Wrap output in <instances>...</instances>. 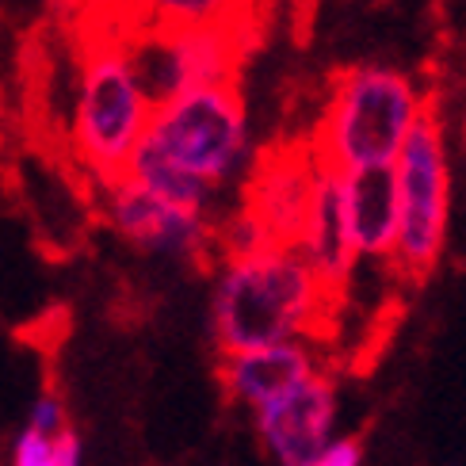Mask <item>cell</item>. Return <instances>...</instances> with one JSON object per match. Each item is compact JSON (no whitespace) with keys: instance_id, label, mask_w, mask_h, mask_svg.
Masks as SVG:
<instances>
[{"instance_id":"6da1fadb","label":"cell","mask_w":466,"mask_h":466,"mask_svg":"<svg viewBox=\"0 0 466 466\" xmlns=\"http://www.w3.org/2000/svg\"><path fill=\"white\" fill-rule=\"evenodd\" d=\"M329 287L299 248L271 245L226 260L210 299V329L222 356L260 352L306 337L321 318Z\"/></svg>"},{"instance_id":"7a4b0ae2","label":"cell","mask_w":466,"mask_h":466,"mask_svg":"<svg viewBox=\"0 0 466 466\" xmlns=\"http://www.w3.org/2000/svg\"><path fill=\"white\" fill-rule=\"evenodd\" d=\"M153 104L134 73L127 31L96 35L76 66L69 107V146L100 184L127 177L134 153L146 142Z\"/></svg>"},{"instance_id":"3957f363","label":"cell","mask_w":466,"mask_h":466,"mask_svg":"<svg viewBox=\"0 0 466 466\" xmlns=\"http://www.w3.org/2000/svg\"><path fill=\"white\" fill-rule=\"evenodd\" d=\"M424 111L429 104L420 88L401 69L352 66L333 81L321 127L309 146L333 172L398 165Z\"/></svg>"},{"instance_id":"277c9868","label":"cell","mask_w":466,"mask_h":466,"mask_svg":"<svg viewBox=\"0 0 466 466\" xmlns=\"http://www.w3.org/2000/svg\"><path fill=\"white\" fill-rule=\"evenodd\" d=\"M138 149H149L153 157L168 161L172 168L215 191L233 184L252 157L248 111L238 81L184 92L153 107L149 134Z\"/></svg>"},{"instance_id":"5b68a950","label":"cell","mask_w":466,"mask_h":466,"mask_svg":"<svg viewBox=\"0 0 466 466\" xmlns=\"http://www.w3.org/2000/svg\"><path fill=\"white\" fill-rule=\"evenodd\" d=\"M398 191H401V233L394 264L401 276H429L440 260L443 241H448L451 218V165L448 146H443V127L424 111L413 138L405 142L398 157Z\"/></svg>"},{"instance_id":"8992f818","label":"cell","mask_w":466,"mask_h":466,"mask_svg":"<svg viewBox=\"0 0 466 466\" xmlns=\"http://www.w3.org/2000/svg\"><path fill=\"white\" fill-rule=\"evenodd\" d=\"M134 57V73L153 107L177 100L184 92L233 85L245 54V27H191V31H157V27H123Z\"/></svg>"},{"instance_id":"52a82bcc","label":"cell","mask_w":466,"mask_h":466,"mask_svg":"<svg viewBox=\"0 0 466 466\" xmlns=\"http://www.w3.org/2000/svg\"><path fill=\"white\" fill-rule=\"evenodd\" d=\"M104 218L119 238L153 257H199L215 245V218L153 196L127 177L104 184Z\"/></svg>"},{"instance_id":"ba28073f","label":"cell","mask_w":466,"mask_h":466,"mask_svg":"<svg viewBox=\"0 0 466 466\" xmlns=\"http://www.w3.org/2000/svg\"><path fill=\"white\" fill-rule=\"evenodd\" d=\"M318 180H321V161L314 146L279 149V153H268L252 168V177L241 191V203L260 218L271 245L299 248L309 210H314Z\"/></svg>"},{"instance_id":"9c48e42d","label":"cell","mask_w":466,"mask_h":466,"mask_svg":"<svg viewBox=\"0 0 466 466\" xmlns=\"http://www.w3.org/2000/svg\"><path fill=\"white\" fill-rule=\"evenodd\" d=\"M337 417V390L321 371L290 386L287 394L257 410V432L279 466H314L329 448Z\"/></svg>"},{"instance_id":"30bf717a","label":"cell","mask_w":466,"mask_h":466,"mask_svg":"<svg viewBox=\"0 0 466 466\" xmlns=\"http://www.w3.org/2000/svg\"><path fill=\"white\" fill-rule=\"evenodd\" d=\"M344 191V215L348 233H352L360 260H394L398 233H401V191H398V168H356L340 172Z\"/></svg>"},{"instance_id":"8fae6325","label":"cell","mask_w":466,"mask_h":466,"mask_svg":"<svg viewBox=\"0 0 466 466\" xmlns=\"http://www.w3.org/2000/svg\"><path fill=\"white\" fill-rule=\"evenodd\" d=\"M309 375H318V367H314V356H309V348L302 340L260 348V352L222 356V367H218L226 394L233 401L248 405L252 413L264 410L268 401H276L279 394H287L290 386L306 382Z\"/></svg>"},{"instance_id":"7c38bea8","label":"cell","mask_w":466,"mask_h":466,"mask_svg":"<svg viewBox=\"0 0 466 466\" xmlns=\"http://www.w3.org/2000/svg\"><path fill=\"white\" fill-rule=\"evenodd\" d=\"M299 252L318 268V276L337 287L356 257L352 233H348V215H344V191H340V172L321 165V180H318V196H314V210H309V222L302 233Z\"/></svg>"},{"instance_id":"4fadbf2b","label":"cell","mask_w":466,"mask_h":466,"mask_svg":"<svg viewBox=\"0 0 466 466\" xmlns=\"http://www.w3.org/2000/svg\"><path fill=\"white\" fill-rule=\"evenodd\" d=\"M134 27H245V0H142Z\"/></svg>"},{"instance_id":"5bb4252c","label":"cell","mask_w":466,"mask_h":466,"mask_svg":"<svg viewBox=\"0 0 466 466\" xmlns=\"http://www.w3.org/2000/svg\"><path fill=\"white\" fill-rule=\"evenodd\" d=\"M57 440L62 436H43V432L27 429L15 440L12 466H57Z\"/></svg>"},{"instance_id":"9a60e30c","label":"cell","mask_w":466,"mask_h":466,"mask_svg":"<svg viewBox=\"0 0 466 466\" xmlns=\"http://www.w3.org/2000/svg\"><path fill=\"white\" fill-rule=\"evenodd\" d=\"M27 429L35 432H43V436H66V405L57 394H43L35 401V410H31V424Z\"/></svg>"},{"instance_id":"2e32d148","label":"cell","mask_w":466,"mask_h":466,"mask_svg":"<svg viewBox=\"0 0 466 466\" xmlns=\"http://www.w3.org/2000/svg\"><path fill=\"white\" fill-rule=\"evenodd\" d=\"M360 459H363L360 440L348 436V440H333V443H329L314 466H360Z\"/></svg>"},{"instance_id":"e0dca14e","label":"cell","mask_w":466,"mask_h":466,"mask_svg":"<svg viewBox=\"0 0 466 466\" xmlns=\"http://www.w3.org/2000/svg\"><path fill=\"white\" fill-rule=\"evenodd\" d=\"M88 5H100L111 12V19H119V27H134L138 19V5L142 0H88Z\"/></svg>"},{"instance_id":"ac0fdd59","label":"cell","mask_w":466,"mask_h":466,"mask_svg":"<svg viewBox=\"0 0 466 466\" xmlns=\"http://www.w3.org/2000/svg\"><path fill=\"white\" fill-rule=\"evenodd\" d=\"M57 466H81V443H76L73 432L57 440Z\"/></svg>"}]
</instances>
